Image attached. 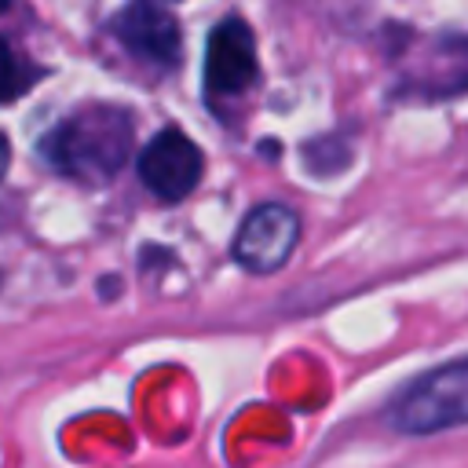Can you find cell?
<instances>
[{
    "label": "cell",
    "instance_id": "obj_1",
    "mask_svg": "<svg viewBox=\"0 0 468 468\" xmlns=\"http://www.w3.org/2000/svg\"><path fill=\"white\" fill-rule=\"evenodd\" d=\"M135 143V117L113 102H91L69 113L44 139V157L62 176L80 183H102L124 168Z\"/></svg>",
    "mask_w": 468,
    "mask_h": 468
},
{
    "label": "cell",
    "instance_id": "obj_2",
    "mask_svg": "<svg viewBox=\"0 0 468 468\" xmlns=\"http://www.w3.org/2000/svg\"><path fill=\"white\" fill-rule=\"evenodd\" d=\"M388 424L406 435H428L468 424V358L446 362L417 377L388 406Z\"/></svg>",
    "mask_w": 468,
    "mask_h": 468
},
{
    "label": "cell",
    "instance_id": "obj_3",
    "mask_svg": "<svg viewBox=\"0 0 468 468\" xmlns=\"http://www.w3.org/2000/svg\"><path fill=\"white\" fill-rule=\"evenodd\" d=\"M300 241V216L289 205L263 201L249 208L234 234V260L252 274H274L289 263Z\"/></svg>",
    "mask_w": 468,
    "mask_h": 468
},
{
    "label": "cell",
    "instance_id": "obj_4",
    "mask_svg": "<svg viewBox=\"0 0 468 468\" xmlns=\"http://www.w3.org/2000/svg\"><path fill=\"white\" fill-rule=\"evenodd\" d=\"M201 172H205L201 146L186 139L179 128L157 132L139 157V179L161 201H183L201 183Z\"/></svg>",
    "mask_w": 468,
    "mask_h": 468
},
{
    "label": "cell",
    "instance_id": "obj_5",
    "mask_svg": "<svg viewBox=\"0 0 468 468\" xmlns=\"http://www.w3.org/2000/svg\"><path fill=\"white\" fill-rule=\"evenodd\" d=\"M256 80V40L241 18H223L208 33L205 48V88L216 99L241 95Z\"/></svg>",
    "mask_w": 468,
    "mask_h": 468
},
{
    "label": "cell",
    "instance_id": "obj_6",
    "mask_svg": "<svg viewBox=\"0 0 468 468\" xmlns=\"http://www.w3.org/2000/svg\"><path fill=\"white\" fill-rule=\"evenodd\" d=\"M113 33L132 55H139L146 62L172 66L179 58V44H183L179 40V22L168 11H161L157 4L139 0V4L121 7V15L113 18Z\"/></svg>",
    "mask_w": 468,
    "mask_h": 468
},
{
    "label": "cell",
    "instance_id": "obj_7",
    "mask_svg": "<svg viewBox=\"0 0 468 468\" xmlns=\"http://www.w3.org/2000/svg\"><path fill=\"white\" fill-rule=\"evenodd\" d=\"M40 77H44V69L33 66L22 51H15V48L0 37V102H15V99L26 95Z\"/></svg>",
    "mask_w": 468,
    "mask_h": 468
},
{
    "label": "cell",
    "instance_id": "obj_8",
    "mask_svg": "<svg viewBox=\"0 0 468 468\" xmlns=\"http://www.w3.org/2000/svg\"><path fill=\"white\" fill-rule=\"evenodd\" d=\"M7 165H11V146H7V139L0 135V179L7 176Z\"/></svg>",
    "mask_w": 468,
    "mask_h": 468
},
{
    "label": "cell",
    "instance_id": "obj_9",
    "mask_svg": "<svg viewBox=\"0 0 468 468\" xmlns=\"http://www.w3.org/2000/svg\"><path fill=\"white\" fill-rule=\"evenodd\" d=\"M7 4H11V0H0V11H4V7H7Z\"/></svg>",
    "mask_w": 468,
    "mask_h": 468
}]
</instances>
